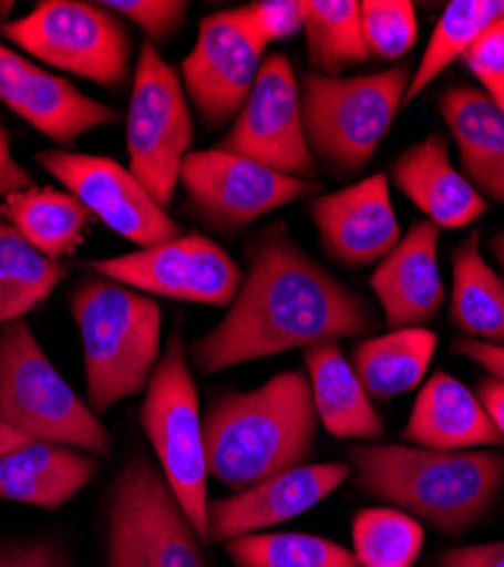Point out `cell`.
Instances as JSON below:
<instances>
[{
    "mask_svg": "<svg viewBox=\"0 0 504 567\" xmlns=\"http://www.w3.org/2000/svg\"><path fill=\"white\" fill-rule=\"evenodd\" d=\"M246 255L248 272L230 309L189 348L200 372L214 374L376 329L369 302L313 261L285 223L264 229Z\"/></svg>",
    "mask_w": 504,
    "mask_h": 567,
    "instance_id": "6da1fadb",
    "label": "cell"
},
{
    "mask_svg": "<svg viewBox=\"0 0 504 567\" xmlns=\"http://www.w3.org/2000/svg\"><path fill=\"white\" fill-rule=\"evenodd\" d=\"M318 424L302 370L275 374L253 391L220 393L203 417L209 477L246 491L305 465L316 447Z\"/></svg>",
    "mask_w": 504,
    "mask_h": 567,
    "instance_id": "7a4b0ae2",
    "label": "cell"
},
{
    "mask_svg": "<svg viewBox=\"0 0 504 567\" xmlns=\"http://www.w3.org/2000/svg\"><path fill=\"white\" fill-rule=\"evenodd\" d=\"M354 484L443 536H462L486 517L504 488L497 452H439L404 443L348 447Z\"/></svg>",
    "mask_w": 504,
    "mask_h": 567,
    "instance_id": "3957f363",
    "label": "cell"
},
{
    "mask_svg": "<svg viewBox=\"0 0 504 567\" xmlns=\"http://www.w3.org/2000/svg\"><path fill=\"white\" fill-rule=\"evenodd\" d=\"M80 329L89 406L96 415L146 391L162 357V307L107 277L78 284L71 298Z\"/></svg>",
    "mask_w": 504,
    "mask_h": 567,
    "instance_id": "277c9868",
    "label": "cell"
},
{
    "mask_svg": "<svg viewBox=\"0 0 504 567\" xmlns=\"http://www.w3.org/2000/svg\"><path fill=\"white\" fill-rule=\"evenodd\" d=\"M411 82L407 64L371 75L305 73L300 80L302 123L309 151L335 177H352L369 166Z\"/></svg>",
    "mask_w": 504,
    "mask_h": 567,
    "instance_id": "5b68a950",
    "label": "cell"
},
{
    "mask_svg": "<svg viewBox=\"0 0 504 567\" xmlns=\"http://www.w3.org/2000/svg\"><path fill=\"white\" fill-rule=\"evenodd\" d=\"M0 422L28 441L112 452L105 424L45 357L25 318L0 327Z\"/></svg>",
    "mask_w": 504,
    "mask_h": 567,
    "instance_id": "8992f818",
    "label": "cell"
},
{
    "mask_svg": "<svg viewBox=\"0 0 504 567\" xmlns=\"http://www.w3.org/2000/svg\"><path fill=\"white\" fill-rule=\"evenodd\" d=\"M140 417L166 484L203 545H209L212 499L207 488L205 430L198 389L189 365V348L177 327L151 374Z\"/></svg>",
    "mask_w": 504,
    "mask_h": 567,
    "instance_id": "52a82bcc",
    "label": "cell"
},
{
    "mask_svg": "<svg viewBox=\"0 0 504 567\" xmlns=\"http://www.w3.org/2000/svg\"><path fill=\"white\" fill-rule=\"evenodd\" d=\"M194 144V116L185 84L153 41H146L132 73L125 146L132 175L168 212L179 171Z\"/></svg>",
    "mask_w": 504,
    "mask_h": 567,
    "instance_id": "ba28073f",
    "label": "cell"
},
{
    "mask_svg": "<svg viewBox=\"0 0 504 567\" xmlns=\"http://www.w3.org/2000/svg\"><path fill=\"white\" fill-rule=\"evenodd\" d=\"M0 34L53 69L121 86L132 69V37L121 17L103 3L43 0L17 21L0 23Z\"/></svg>",
    "mask_w": 504,
    "mask_h": 567,
    "instance_id": "9c48e42d",
    "label": "cell"
},
{
    "mask_svg": "<svg viewBox=\"0 0 504 567\" xmlns=\"http://www.w3.org/2000/svg\"><path fill=\"white\" fill-rule=\"evenodd\" d=\"M89 268L146 296L209 307H230L244 281L241 266L198 231L136 252L94 259Z\"/></svg>",
    "mask_w": 504,
    "mask_h": 567,
    "instance_id": "30bf717a",
    "label": "cell"
},
{
    "mask_svg": "<svg viewBox=\"0 0 504 567\" xmlns=\"http://www.w3.org/2000/svg\"><path fill=\"white\" fill-rule=\"evenodd\" d=\"M179 186L194 214L225 234H235L320 188L318 182L287 177L220 148L192 151L182 164Z\"/></svg>",
    "mask_w": 504,
    "mask_h": 567,
    "instance_id": "8fae6325",
    "label": "cell"
},
{
    "mask_svg": "<svg viewBox=\"0 0 504 567\" xmlns=\"http://www.w3.org/2000/svg\"><path fill=\"white\" fill-rule=\"evenodd\" d=\"M218 148L287 177L316 182L318 164L305 136L300 82L287 55L264 58L250 96Z\"/></svg>",
    "mask_w": 504,
    "mask_h": 567,
    "instance_id": "7c38bea8",
    "label": "cell"
},
{
    "mask_svg": "<svg viewBox=\"0 0 504 567\" xmlns=\"http://www.w3.org/2000/svg\"><path fill=\"white\" fill-rule=\"evenodd\" d=\"M107 527L132 545L146 567H209L203 540L148 456L136 454L119 470Z\"/></svg>",
    "mask_w": 504,
    "mask_h": 567,
    "instance_id": "4fadbf2b",
    "label": "cell"
},
{
    "mask_svg": "<svg viewBox=\"0 0 504 567\" xmlns=\"http://www.w3.org/2000/svg\"><path fill=\"white\" fill-rule=\"evenodd\" d=\"M37 164L75 196L89 214L130 244L151 248L182 236V227L130 168L101 155L41 151Z\"/></svg>",
    "mask_w": 504,
    "mask_h": 567,
    "instance_id": "5bb4252c",
    "label": "cell"
},
{
    "mask_svg": "<svg viewBox=\"0 0 504 567\" xmlns=\"http://www.w3.org/2000/svg\"><path fill=\"white\" fill-rule=\"evenodd\" d=\"M266 45L246 23L241 8L203 19L179 78L187 99L207 127L237 118L257 82Z\"/></svg>",
    "mask_w": 504,
    "mask_h": 567,
    "instance_id": "9a60e30c",
    "label": "cell"
},
{
    "mask_svg": "<svg viewBox=\"0 0 504 567\" xmlns=\"http://www.w3.org/2000/svg\"><path fill=\"white\" fill-rule=\"evenodd\" d=\"M323 250L348 268L382 261L400 241L389 175L376 173L309 203Z\"/></svg>",
    "mask_w": 504,
    "mask_h": 567,
    "instance_id": "2e32d148",
    "label": "cell"
},
{
    "mask_svg": "<svg viewBox=\"0 0 504 567\" xmlns=\"http://www.w3.org/2000/svg\"><path fill=\"white\" fill-rule=\"evenodd\" d=\"M352 477L341 461L305 463L233 497L209 502V545L261 534L307 513Z\"/></svg>",
    "mask_w": 504,
    "mask_h": 567,
    "instance_id": "e0dca14e",
    "label": "cell"
},
{
    "mask_svg": "<svg viewBox=\"0 0 504 567\" xmlns=\"http://www.w3.org/2000/svg\"><path fill=\"white\" fill-rule=\"evenodd\" d=\"M0 101L60 146L119 121L116 110L84 96L69 80L45 71L0 43Z\"/></svg>",
    "mask_w": 504,
    "mask_h": 567,
    "instance_id": "ac0fdd59",
    "label": "cell"
},
{
    "mask_svg": "<svg viewBox=\"0 0 504 567\" xmlns=\"http://www.w3.org/2000/svg\"><path fill=\"white\" fill-rule=\"evenodd\" d=\"M439 236L441 229L430 220L414 223L373 270L371 289L391 329L423 327L441 311L445 287L439 268Z\"/></svg>",
    "mask_w": 504,
    "mask_h": 567,
    "instance_id": "d6986e66",
    "label": "cell"
},
{
    "mask_svg": "<svg viewBox=\"0 0 504 567\" xmlns=\"http://www.w3.org/2000/svg\"><path fill=\"white\" fill-rule=\"evenodd\" d=\"M389 177L439 229H464L488 212V200L477 194L460 168H454L448 138L441 132L409 146L391 164Z\"/></svg>",
    "mask_w": 504,
    "mask_h": 567,
    "instance_id": "ffe728a7",
    "label": "cell"
},
{
    "mask_svg": "<svg viewBox=\"0 0 504 567\" xmlns=\"http://www.w3.org/2000/svg\"><path fill=\"white\" fill-rule=\"evenodd\" d=\"M402 441L439 452H471L504 445L477 393L439 370L421 386L402 430Z\"/></svg>",
    "mask_w": 504,
    "mask_h": 567,
    "instance_id": "44dd1931",
    "label": "cell"
},
{
    "mask_svg": "<svg viewBox=\"0 0 504 567\" xmlns=\"http://www.w3.org/2000/svg\"><path fill=\"white\" fill-rule=\"evenodd\" d=\"M441 118L477 194L504 207V110L484 89L448 86L439 96Z\"/></svg>",
    "mask_w": 504,
    "mask_h": 567,
    "instance_id": "7402d4cb",
    "label": "cell"
},
{
    "mask_svg": "<svg viewBox=\"0 0 504 567\" xmlns=\"http://www.w3.org/2000/svg\"><path fill=\"white\" fill-rule=\"evenodd\" d=\"M99 456L60 445L28 441L0 456V499L37 508H60L99 475Z\"/></svg>",
    "mask_w": 504,
    "mask_h": 567,
    "instance_id": "603a6c76",
    "label": "cell"
},
{
    "mask_svg": "<svg viewBox=\"0 0 504 567\" xmlns=\"http://www.w3.org/2000/svg\"><path fill=\"white\" fill-rule=\"evenodd\" d=\"M302 363L318 422L335 439L376 443L384 436V420L339 343L330 341L302 350Z\"/></svg>",
    "mask_w": 504,
    "mask_h": 567,
    "instance_id": "cb8c5ba5",
    "label": "cell"
},
{
    "mask_svg": "<svg viewBox=\"0 0 504 567\" xmlns=\"http://www.w3.org/2000/svg\"><path fill=\"white\" fill-rule=\"evenodd\" d=\"M439 339L425 327H400L354 348L352 368L373 400H393L423 384Z\"/></svg>",
    "mask_w": 504,
    "mask_h": 567,
    "instance_id": "d4e9b609",
    "label": "cell"
},
{
    "mask_svg": "<svg viewBox=\"0 0 504 567\" xmlns=\"http://www.w3.org/2000/svg\"><path fill=\"white\" fill-rule=\"evenodd\" d=\"M450 324L466 339L504 348V279L480 248V231H471L452 255Z\"/></svg>",
    "mask_w": 504,
    "mask_h": 567,
    "instance_id": "484cf974",
    "label": "cell"
},
{
    "mask_svg": "<svg viewBox=\"0 0 504 567\" xmlns=\"http://www.w3.org/2000/svg\"><path fill=\"white\" fill-rule=\"evenodd\" d=\"M0 216L41 255L55 261L71 257L84 244L86 229L96 223L75 196L53 186H30L6 198L0 203Z\"/></svg>",
    "mask_w": 504,
    "mask_h": 567,
    "instance_id": "4316f807",
    "label": "cell"
},
{
    "mask_svg": "<svg viewBox=\"0 0 504 567\" xmlns=\"http://www.w3.org/2000/svg\"><path fill=\"white\" fill-rule=\"evenodd\" d=\"M66 268L41 255L21 231L0 216V327L23 320L49 300Z\"/></svg>",
    "mask_w": 504,
    "mask_h": 567,
    "instance_id": "83f0119b",
    "label": "cell"
},
{
    "mask_svg": "<svg viewBox=\"0 0 504 567\" xmlns=\"http://www.w3.org/2000/svg\"><path fill=\"white\" fill-rule=\"evenodd\" d=\"M307 60L313 73L341 75L371 60L357 0H305Z\"/></svg>",
    "mask_w": 504,
    "mask_h": 567,
    "instance_id": "f1b7e54d",
    "label": "cell"
},
{
    "mask_svg": "<svg viewBox=\"0 0 504 567\" xmlns=\"http://www.w3.org/2000/svg\"><path fill=\"white\" fill-rule=\"evenodd\" d=\"M502 17L504 0H452L448 3L430 34L416 71L411 73L404 105L414 103L452 62L462 60L475 39Z\"/></svg>",
    "mask_w": 504,
    "mask_h": 567,
    "instance_id": "f546056e",
    "label": "cell"
},
{
    "mask_svg": "<svg viewBox=\"0 0 504 567\" xmlns=\"http://www.w3.org/2000/svg\"><path fill=\"white\" fill-rule=\"evenodd\" d=\"M223 547L235 567H359L343 545L302 532L248 534Z\"/></svg>",
    "mask_w": 504,
    "mask_h": 567,
    "instance_id": "4dcf8cb0",
    "label": "cell"
},
{
    "mask_svg": "<svg viewBox=\"0 0 504 567\" xmlns=\"http://www.w3.org/2000/svg\"><path fill=\"white\" fill-rule=\"evenodd\" d=\"M423 543V523L393 506L363 508L352 519V556L359 567H414Z\"/></svg>",
    "mask_w": 504,
    "mask_h": 567,
    "instance_id": "1f68e13d",
    "label": "cell"
},
{
    "mask_svg": "<svg viewBox=\"0 0 504 567\" xmlns=\"http://www.w3.org/2000/svg\"><path fill=\"white\" fill-rule=\"evenodd\" d=\"M361 32L371 58L400 60L419 39L416 10L409 0H363Z\"/></svg>",
    "mask_w": 504,
    "mask_h": 567,
    "instance_id": "d6a6232c",
    "label": "cell"
},
{
    "mask_svg": "<svg viewBox=\"0 0 504 567\" xmlns=\"http://www.w3.org/2000/svg\"><path fill=\"white\" fill-rule=\"evenodd\" d=\"M103 6L116 17L140 25L153 43L173 37L185 25L189 12V3L179 0H105Z\"/></svg>",
    "mask_w": 504,
    "mask_h": 567,
    "instance_id": "836d02e7",
    "label": "cell"
},
{
    "mask_svg": "<svg viewBox=\"0 0 504 567\" xmlns=\"http://www.w3.org/2000/svg\"><path fill=\"white\" fill-rule=\"evenodd\" d=\"M241 14L255 37L268 45L296 37L305 25V0H257L241 6Z\"/></svg>",
    "mask_w": 504,
    "mask_h": 567,
    "instance_id": "e575fe53",
    "label": "cell"
},
{
    "mask_svg": "<svg viewBox=\"0 0 504 567\" xmlns=\"http://www.w3.org/2000/svg\"><path fill=\"white\" fill-rule=\"evenodd\" d=\"M462 62L480 82H504V17L475 39Z\"/></svg>",
    "mask_w": 504,
    "mask_h": 567,
    "instance_id": "d590c367",
    "label": "cell"
},
{
    "mask_svg": "<svg viewBox=\"0 0 504 567\" xmlns=\"http://www.w3.org/2000/svg\"><path fill=\"white\" fill-rule=\"evenodd\" d=\"M436 567H504V540L448 549Z\"/></svg>",
    "mask_w": 504,
    "mask_h": 567,
    "instance_id": "8d00e7d4",
    "label": "cell"
},
{
    "mask_svg": "<svg viewBox=\"0 0 504 567\" xmlns=\"http://www.w3.org/2000/svg\"><path fill=\"white\" fill-rule=\"evenodd\" d=\"M30 186H34L32 175L14 159L10 148V134L3 123H0V203L19 192H25Z\"/></svg>",
    "mask_w": 504,
    "mask_h": 567,
    "instance_id": "74e56055",
    "label": "cell"
},
{
    "mask_svg": "<svg viewBox=\"0 0 504 567\" xmlns=\"http://www.w3.org/2000/svg\"><path fill=\"white\" fill-rule=\"evenodd\" d=\"M14 567H71L69 551L53 540L17 545Z\"/></svg>",
    "mask_w": 504,
    "mask_h": 567,
    "instance_id": "f35d334b",
    "label": "cell"
},
{
    "mask_svg": "<svg viewBox=\"0 0 504 567\" xmlns=\"http://www.w3.org/2000/svg\"><path fill=\"white\" fill-rule=\"evenodd\" d=\"M452 352L482 365L488 374L504 380V348L502 346H491V343L460 337L452 343Z\"/></svg>",
    "mask_w": 504,
    "mask_h": 567,
    "instance_id": "ab89813d",
    "label": "cell"
},
{
    "mask_svg": "<svg viewBox=\"0 0 504 567\" xmlns=\"http://www.w3.org/2000/svg\"><path fill=\"white\" fill-rule=\"evenodd\" d=\"M477 398H480L488 420L493 422V427L504 439V380H500V377H493V374L484 377V380L477 384Z\"/></svg>",
    "mask_w": 504,
    "mask_h": 567,
    "instance_id": "60d3db41",
    "label": "cell"
},
{
    "mask_svg": "<svg viewBox=\"0 0 504 567\" xmlns=\"http://www.w3.org/2000/svg\"><path fill=\"white\" fill-rule=\"evenodd\" d=\"M105 567H146L142 556L114 529L105 532Z\"/></svg>",
    "mask_w": 504,
    "mask_h": 567,
    "instance_id": "b9f144b4",
    "label": "cell"
},
{
    "mask_svg": "<svg viewBox=\"0 0 504 567\" xmlns=\"http://www.w3.org/2000/svg\"><path fill=\"white\" fill-rule=\"evenodd\" d=\"M23 443H28L25 436H21L19 432L10 430L6 422H0V456L12 452V450H17V447H21Z\"/></svg>",
    "mask_w": 504,
    "mask_h": 567,
    "instance_id": "7bdbcfd3",
    "label": "cell"
},
{
    "mask_svg": "<svg viewBox=\"0 0 504 567\" xmlns=\"http://www.w3.org/2000/svg\"><path fill=\"white\" fill-rule=\"evenodd\" d=\"M488 248H491V252H493V257H495V261H497V266L502 268V272H504V229L502 231H497L493 239H491V244H488Z\"/></svg>",
    "mask_w": 504,
    "mask_h": 567,
    "instance_id": "ee69618b",
    "label": "cell"
},
{
    "mask_svg": "<svg viewBox=\"0 0 504 567\" xmlns=\"http://www.w3.org/2000/svg\"><path fill=\"white\" fill-rule=\"evenodd\" d=\"M482 86H484V91L488 93V96H493L495 99V103L504 110V82H482Z\"/></svg>",
    "mask_w": 504,
    "mask_h": 567,
    "instance_id": "f6af8a7d",
    "label": "cell"
},
{
    "mask_svg": "<svg viewBox=\"0 0 504 567\" xmlns=\"http://www.w3.org/2000/svg\"><path fill=\"white\" fill-rule=\"evenodd\" d=\"M17 545L14 547H0V567H14Z\"/></svg>",
    "mask_w": 504,
    "mask_h": 567,
    "instance_id": "bcb514c9",
    "label": "cell"
}]
</instances>
